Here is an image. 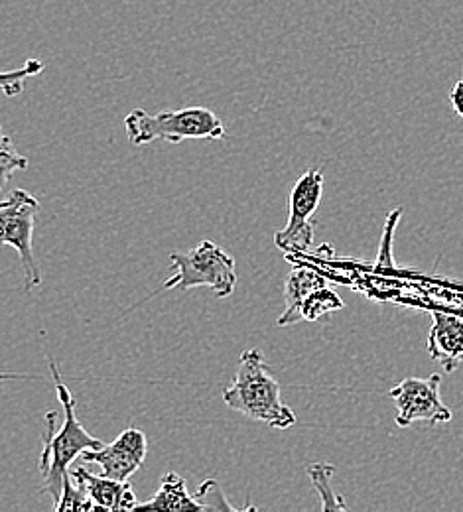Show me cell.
I'll use <instances>...</instances> for the list:
<instances>
[{"instance_id":"6da1fadb","label":"cell","mask_w":463,"mask_h":512,"mask_svg":"<svg viewBox=\"0 0 463 512\" xmlns=\"http://www.w3.org/2000/svg\"><path fill=\"white\" fill-rule=\"evenodd\" d=\"M50 369H52V379H54V388L58 394V400L64 406V426L60 432H56V412H48L44 416L46 430L42 434V453L38 459V467L44 475V487L42 493H48L54 503L60 499L62 493V483L64 477L69 475V467L73 461L85 451V449H99L103 442L95 436H91L79 422L75 414V398L69 392L67 384L64 383L60 369L56 361L50 359Z\"/></svg>"},{"instance_id":"7a4b0ae2","label":"cell","mask_w":463,"mask_h":512,"mask_svg":"<svg viewBox=\"0 0 463 512\" xmlns=\"http://www.w3.org/2000/svg\"><path fill=\"white\" fill-rule=\"evenodd\" d=\"M223 402L231 410L276 430H288L296 424V414L282 400L280 384L268 373L265 355L259 349H247L241 355L235 379L223 390Z\"/></svg>"},{"instance_id":"3957f363","label":"cell","mask_w":463,"mask_h":512,"mask_svg":"<svg viewBox=\"0 0 463 512\" xmlns=\"http://www.w3.org/2000/svg\"><path fill=\"white\" fill-rule=\"evenodd\" d=\"M125 128L134 146H144L154 140L180 144L184 140L225 138V127L221 119L205 107L162 111L158 115H150L144 109H134L125 117Z\"/></svg>"},{"instance_id":"277c9868","label":"cell","mask_w":463,"mask_h":512,"mask_svg":"<svg viewBox=\"0 0 463 512\" xmlns=\"http://www.w3.org/2000/svg\"><path fill=\"white\" fill-rule=\"evenodd\" d=\"M172 276L162 284V290L190 292L209 288L217 298H229L237 286V262L213 241H201L188 253L170 255Z\"/></svg>"},{"instance_id":"5b68a950","label":"cell","mask_w":463,"mask_h":512,"mask_svg":"<svg viewBox=\"0 0 463 512\" xmlns=\"http://www.w3.org/2000/svg\"><path fill=\"white\" fill-rule=\"evenodd\" d=\"M40 201L26 190H14L0 199V247H12L24 272L28 292L42 284V270L34 256V223Z\"/></svg>"},{"instance_id":"8992f818","label":"cell","mask_w":463,"mask_h":512,"mask_svg":"<svg viewBox=\"0 0 463 512\" xmlns=\"http://www.w3.org/2000/svg\"><path fill=\"white\" fill-rule=\"evenodd\" d=\"M324 193V172L308 170L296 182L288 199V223L274 235L284 253H306L314 243V215Z\"/></svg>"},{"instance_id":"52a82bcc","label":"cell","mask_w":463,"mask_h":512,"mask_svg":"<svg viewBox=\"0 0 463 512\" xmlns=\"http://www.w3.org/2000/svg\"><path fill=\"white\" fill-rule=\"evenodd\" d=\"M442 377L432 375L428 379H404L389 392L397 406V424L408 428L414 422L444 424L452 420V410L440 396Z\"/></svg>"},{"instance_id":"ba28073f","label":"cell","mask_w":463,"mask_h":512,"mask_svg":"<svg viewBox=\"0 0 463 512\" xmlns=\"http://www.w3.org/2000/svg\"><path fill=\"white\" fill-rule=\"evenodd\" d=\"M148 453V442L142 430L127 428L111 444H103L99 449H85L81 453L85 463H95L101 467V475L129 481L134 473L144 465Z\"/></svg>"},{"instance_id":"9c48e42d","label":"cell","mask_w":463,"mask_h":512,"mask_svg":"<svg viewBox=\"0 0 463 512\" xmlns=\"http://www.w3.org/2000/svg\"><path fill=\"white\" fill-rule=\"evenodd\" d=\"M69 475L79 483L93 503L95 511H134L138 499L129 481H117L105 475H93L85 467H69Z\"/></svg>"},{"instance_id":"30bf717a","label":"cell","mask_w":463,"mask_h":512,"mask_svg":"<svg viewBox=\"0 0 463 512\" xmlns=\"http://www.w3.org/2000/svg\"><path fill=\"white\" fill-rule=\"evenodd\" d=\"M432 320L428 355L440 363L446 373H454L463 363V320L442 312H434Z\"/></svg>"},{"instance_id":"8fae6325","label":"cell","mask_w":463,"mask_h":512,"mask_svg":"<svg viewBox=\"0 0 463 512\" xmlns=\"http://www.w3.org/2000/svg\"><path fill=\"white\" fill-rule=\"evenodd\" d=\"M134 511L194 512L201 511V505L194 495L188 493L186 479L170 471L160 479L156 495L146 503H138Z\"/></svg>"},{"instance_id":"7c38bea8","label":"cell","mask_w":463,"mask_h":512,"mask_svg":"<svg viewBox=\"0 0 463 512\" xmlns=\"http://www.w3.org/2000/svg\"><path fill=\"white\" fill-rule=\"evenodd\" d=\"M326 286V278H322L320 274H316L314 270L308 268H294L288 276H286V284H284V314L278 318L280 327L284 325H292L300 320V308L304 304V300L318 288Z\"/></svg>"},{"instance_id":"4fadbf2b","label":"cell","mask_w":463,"mask_h":512,"mask_svg":"<svg viewBox=\"0 0 463 512\" xmlns=\"http://www.w3.org/2000/svg\"><path fill=\"white\" fill-rule=\"evenodd\" d=\"M308 475L312 479L314 489L322 497V509L324 511H347V505L341 501V497L335 495L331 487V479L335 475V467L330 463H312L308 467Z\"/></svg>"},{"instance_id":"5bb4252c","label":"cell","mask_w":463,"mask_h":512,"mask_svg":"<svg viewBox=\"0 0 463 512\" xmlns=\"http://www.w3.org/2000/svg\"><path fill=\"white\" fill-rule=\"evenodd\" d=\"M341 308H343L341 298H339L335 292H331L330 288H328V284H326V286L314 290V292L304 300V304H302V308H300V320H320L322 316L331 314V312H337V310H341Z\"/></svg>"},{"instance_id":"9a60e30c","label":"cell","mask_w":463,"mask_h":512,"mask_svg":"<svg viewBox=\"0 0 463 512\" xmlns=\"http://www.w3.org/2000/svg\"><path fill=\"white\" fill-rule=\"evenodd\" d=\"M28 158L22 156L16 148L12 138L4 132L0 125V192L8 186V182L14 178L16 172H22L28 168Z\"/></svg>"},{"instance_id":"2e32d148","label":"cell","mask_w":463,"mask_h":512,"mask_svg":"<svg viewBox=\"0 0 463 512\" xmlns=\"http://www.w3.org/2000/svg\"><path fill=\"white\" fill-rule=\"evenodd\" d=\"M42 60H28L26 64L12 71H0V91L6 97H18L24 93V85L28 79L40 75L44 71Z\"/></svg>"},{"instance_id":"e0dca14e","label":"cell","mask_w":463,"mask_h":512,"mask_svg":"<svg viewBox=\"0 0 463 512\" xmlns=\"http://www.w3.org/2000/svg\"><path fill=\"white\" fill-rule=\"evenodd\" d=\"M54 509H56V512L95 511L91 499H89L87 493H85V489H83L79 483H75L71 475L64 477L62 493H60V499L54 503Z\"/></svg>"},{"instance_id":"ac0fdd59","label":"cell","mask_w":463,"mask_h":512,"mask_svg":"<svg viewBox=\"0 0 463 512\" xmlns=\"http://www.w3.org/2000/svg\"><path fill=\"white\" fill-rule=\"evenodd\" d=\"M194 497L201 505V511H245V509H237L231 503H227V499L223 495V489L215 479L203 481Z\"/></svg>"},{"instance_id":"d6986e66","label":"cell","mask_w":463,"mask_h":512,"mask_svg":"<svg viewBox=\"0 0 463 512\" xmlns=\"http://www.w3.org/2000/svg\"><path fill=\"white\" fill-rule=\"evenodd\" d=\"M402 209L398 207L395 211H391L387 225H385V235L381 239V249L377 256V268H393V237H395V225L400 219Z\"/></svg>"},{"instance_id":"ffe728a7","label":"cell","mask_w":463,"mask_h":512,"mask_svg":"<svg viewBox=\"0 0 463 512\" xmlns=\"http://www.w3.org/2000/svg\"><path fill=\"white\" fill-rule=\"evenodd\" d=\"M450 103H452L456 115L463 119V77L454 85V89L450 93Z\"/></svg>"}]
</instances>
